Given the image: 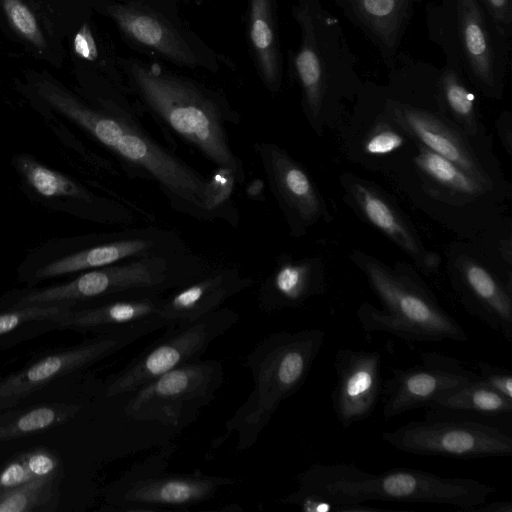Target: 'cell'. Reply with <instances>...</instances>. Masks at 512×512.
Returning <instances> with one entry per match:
<instances>
[{
	"label": "cell",
	"mask_w": 512,
	"mask_h": 512,
	"mask_svg": "<svg viewBox=\"0 0 512 512\" xmlns=\"http://www.w3.org/2000/svg\"><path fill=\"white\" fill-rule=\"evenodd\" d=\"M37 91L113 154L130 178L154 183L176 212L237 226L238 213L230 197L237 184L232 172L217 168L210 177L201 174L156 141L130 107L110 103L104 109L92 108L48 80L39 81Z\"/></svg>",
	"instance_id": "cell-1"
},
{
	"label": "cell",
	"mask_w": 512,
	"mask_h": 512,
	"mask_svg": "<svg viewBox=\"0 0 512 512\" xmlns=\"http://www.w3.org/2000/svg\"><path fill=\"white\" fill-rule=\"evenodd\" d=\"M298 488L285 503L305 512L377 510L369 501L440 504L471 512L488 501L496 488L479 480L442 477L428 471L392 468L371 473L354 463H316L297 476Z\"/></svg>",
	"instance_id": "cell-2"
},
{
	"label": "cell",
	"mask_w": 512,
	"mask_h": 512,
	"mask_svg": "<svg viewBox=\"0 0 512 512\" xmlns=\"http://www.w3.org/2000/svg\"><path fill=\"white\" fill-rule=\"evenodd\" d=\"M125 69L132 88L165 132L198 150L217 168L245 181L242 160L233 152L227 125L239 114L219 95L183 77L128 59Z\"/></svg>",
	"instance_id": "cell-3"
},
{
	"label": "cell",
	"mask_w": 512,
	"mask_h": 512,
	"mask_svg": "<svg viewBox=\"0 0 512 512\" xmlns=\"http://www.w3.org/2000/svg\"><path fill=\"white\" fill-rule=\"evenodd\" d=\"M292 15L300 43L289 52V72L300 88L304 114L320 135L347 101H355L363 81L338 18L322 0H295Z\"/></svg>",
	"instance_id": "cell-4"
},
{
	"label": "cell",
	"mask_w": 512,
	"mask_h": 512,
	"mask_svg": "<svg viewBox=\"0 0 512 512\" xmlns=\"http://www.w3.org/2000/svg\"><path fill=\"white\" fill-rule=\"evenodd\" d=\"M214 267L190 249L131 258L82 272L52 286L7 292L0 306L69 304L72 306L138 294H163L178 289Z\"/></svg>",
	"instance_id": "cell-5"
},
{
	"label": "cell",
	"mask_w": 512,
	"mask_h": 512,
	"mask_svg": "<svg viewBox=\"0 0 512 512\" xmlns=\"http://www.w3.org/2000/svg\"><path fill=\"white\" fill-rule=\"evenodd\" d=\"M324 340L319 328L280 331L262 339L245 357L253 389L226 422L238 450L254 446L280 404L304 385Z\"/></svg>",
	"instance_id": "cell-6"
},
{
	"label": "cell",
	"mask_w": 512,
	"mask_h": 512,
	"mask_svg": "<svg viewBox=\"0 0 512 512\" xmlns=\"http://www.w3.org/2000/svg\"><path fill=\"white\" fill-rule=\"evenodd\" d=\"M429 40L469 85L501 100L511 62L512 38L494 23L480 0H435L426 4Z\"/></svg>",
	"instance_id": "cell-7"
},
{
	"label": "cell",
	"mask_w": 512,
	"mask_h": 512,
	"mask_svg": "<svg viewBox=\"0 0 512 512\" xmlns=\"http://www.w3.org/2000/svg\"><path fill=\"white\" fill-rule=\"evenodd\" d=\"M351 259L382 304L380 309L364 302L357 309L358 321L367 335L383 332L407 343L468 341L464 328L406 268H390L360 251H354Z\"/></svg>",
	"instance_id": "cell-8"
},
{
	"label": "cell",
	"mask_w": 512,
	"mask_h": 512,
	"mask_svg": "<svg viewBox=\"0 0 512 512\" xmlns=\"http://www.w3.org/2000/svg\"><path fill=\"white\" fill-rule=\"evenodd\" d=\"M239 320L228 307L189 322L165 328L164 334L148 345L104 384L107 397L129 395L160 375L198 360L210 344Z\"/></svg>",
	"instance_id": "cell-9"
},
{
	"label": "cell",
	"mask_w": 512,
	"mask_h": 512,
	"mask_svg": "<svg viewBox=\"0 0 512 512\" xmlns=\"http://www.w3.org/2000/svg\"><path fill=\"white\" fill-rule=\"evenodd\" d=\"M224 380L223 365L198 359L174 368L133 392L124 412L137 421L180 427L194 421L216 397Z\"/></svg>",
	"instance_id": "cell-10"
},
{
	"label": "cell",
	"mask_w": 512,
	"mask_h": 512,
	"mask_svg": "<svg viewBox=\"0 0 512 512\" xmlns=\"http://www.w3.org/2000/svg\"><path fill=\"white\" fill-rule=\"evenodd\" d=\"M156 464L149 459L125 473L107 487L106 502L117 511L187 510L237 482L201 472L166 473Z\"/></svg>",
	"instance_id": "cell-11"
},
{
	"label": "cell",
	"mask_w": 512,
	"mask_h": 512,
	"mask_svg": "<svg viewBox=\"0 0 512 512\" xmlns=\"http://www.w3.org/2000/svg\"><path fill=\"white\" fill-rule=\"evenodd\" d=\"M394 448L421 456L456 459L505 457L512 454L509 432L481 421L427 417L383 433Z\"/></svg>",
	"instance_id": "cell-12"
},
{
	"label": "cell",
	"mask_w": 512,
	"mask_h": 512,
	"mask_svg": "<svg viewBox=\"0 0 512 512\" xmlns=\"http://www.w3.org/2000/svg\"><path fill=\"white\" fill-rule=\"evenodd\" d=\"M138 339L131 334H99L42 352L20 369L0 378V412L24 404L50 384L80 375Z\"/></svg>",
	"instance_id": "cell-13"
},
{
	"label": "cell",
	"mask_w": 512,
	"mask_h": 512,
	"mask_svg": "<svg viewBox=\"0 0 512 512\" xmlns=\"http://www.w3.org/2000/svg\"><path fill=\"white\" fill-rule=\"evenodd\" d=\"M422 362L405 369L391 370L382 386L385 420L407 411L427 408L438 396L479 379L464 363L437 352L420 354Z\"/></svg>",
	"instance_id": "cell-14"
},
{
	"label": "cell",
	"mask_w": 512,
	"mask_h": 512,
	"mask_svg": "<svg viewBox=\"0 0 512 512\" xmlns=\"http://www.w3.org/2000/svg\"><path fill=\"white\" fill-rule=\"evenodd\" d=\"M253 149L290 234L303 236L327 214L315 183L304 166L278 144L260 141L253 145Z\"/></svg>",
	"instance_id": "cell-15"
},
{
	"label": "cell",
	"mask_w": 512,
	"mask_h": 512,
	"mask_svg": "<svg viewBox=\"0 0 512 512\" xmlns=\"http://www.w3.org/2000/svg\"><path fill=\"white\" fill-rule=\"evenodd\" d=\"M175 231L161 227L128 228L108 236L106 241L58 258L39 267L30 281L37 283L77 272L104 267L136 257L188 250Z\"/></svg>",
	"instance_id": "cell-16"
},
{
	"label": "cell",
	"mask_w": 512,
	"mask_h": 512,
	"mask_svg": "<svg viewBox=\"0 0 512 512\" xmlns=\"http://www.w3.org/2000/svg\"><path fill=\"white\" fill-rule=\"evenodd\" d=\"M163 294H138L72 306L66 330L81 334H131L141 338L167 326L160 309Z\"/></svg>",
	"instance_id": "cell-17"
},
{
	"label": "cell",
	"mask_w": 512,
	"mask_h": 512,
	"mask_svg": "<svg viewBox=\"0 0 512 512\" xmlns=\"http://www.w3.org/2000/svg\"><path fill=\"white\" fill-rule=\"evenodd\" d=\"M332 409L343 429L367 419L382 393L381 354L340 348L334 357Z\"/></svg>",
	"instance_id": "cell-18"
},
{
	"label": "cell",
	"mask_w": 512,
	"mask_h": 512,
	"mask_svg": "<svg viewBox=\"0 0 512 512\" xmlns=\"http://www.w3.org/2000/svg\"><path fill=\"white\" fill-rule=\"evenodd\" d=\"M453 289L467 312L512 341V286L485 265L459 254L449 266Z\"/></svg>",
	"instance_id": "cell-19"
},
{
	"label": "cell",
	"mask_w": 512,
	"mask_h": 512,
	"mask_svg": "<svg viewBox=\"0 0 512 512\" xmlns=\"http://www.w3.org/2000/svg\"><path fill=\"white\" fill-rule=\"evenodd\" d=\"M254 284L236 266H214L188 284L165 294L160 315L166 326L204 317ZM166 327V328H167Z\"/></svg>",
	"instance_id": "cell-20"
},
{
	"label": "cell",
	"mask_w": 512,
	"mask_h": 512,
	"mask_svg": "<svg viewBox=\"0 0 512 512\" xmlns=\"http://www.w3.org/2000/svg\"><path fill=\"white\" fill-rule=\"evenodd\" d=\"M348 21L393 66L409 24L424 0H333Z\"/></svg>",
	"instance_id": "cell-21"
},
{
	"label": "cell",
	"mask_w": 512,
	"mask_h": 512,
	"mask_svg": "<svg viewBox=\"0 0 512 512\" xmlns=\"http://www.w3.org/2000/svg\"><path fill=\"white\" fill-rule=\"evenodd\" d=\"M353 207L374 227L407 253L423 270L437 268V256L427 251L399 208L370 182L353 175L342 178Z\"/></svg>",
	"instance_id": "cell-22"
},
{
	"label": "cell",
	"mask_w": 512,
	"mask_h": 512,
	"mask_svg": "<svg viewBox=\"0 0 512 512\" xmlns=\"http://www.w3.org/2000/svg\"><path fill=\"white\" fill-rule=\"evenodd\" d=\"M110 16L133 43L174 64L195 68L200 61L186 39L163 16L135 4L108 7Z\"/></svg>",
	"instance_id": "cell-23"
},
{
	"label": "cell",
	"mask_w": 512,
	"mask_h": 512,
	"mask_svg": "<svg viewBox=\"0 0 512 512\" xmlns=\"http://www.w3.org/2000/svg\"><path fill=\"white\" fill-rule=\"evenodd\" d=\"M324 290V269L320 260L281 255L259 287L258 306L266 313L298 308Z\"/></svg>",
	"instance_id": "cell-24"
},
{
	"label": "cell",
	"mask_w": 512,
	"mask_h": 512,
	"mask_svg": "<svg viewBox=\"0 0 512 512\" xmlns=\"http://www.w3.org/2000/svg\"><path fill=\"white\" fill-rule=\"evenodd\" d=\"M414 150L412 161L417 177L432 199L448 204H473L496 192L417 142Z\"/></svg>",
	"instance_id": "cell-25"
},
{
	"label": "cell",
	"mask_w": 512,
	"mask_h": 512,
	"mask_svg": "<svg viewBox=\"0 0 512 512\" xmlns=\"http://www.w3.org/2000/svg\"><path fill=\"white\" fill-rule=\"evenodd\" d=\"M276 0H249L248 39L259 77L277 94L282 86L283 60L277 23Z\"/></svg>",
	"instance_id": "cell-26"
},
{
	"label": "cell",
	"mask_w": 512,
	"mask_h": 512,
	"mask_svg": "<svg viewBox=\"0 0 512 512\" xmlns=\"http://www.w3.org/2000/svg\"><path fill=\"white\" fill-rule=\"evenodd\" d=\"M69 304L0 306V351L53 331L66 330Z\"/></svg>",
	"instance_id": "cell-27"
},
{
	"label": "cell",
	"mask_w": 512,
	"mask_h": 512,
	"mask_svg": "<svg viewBox=\"0 0 512 512\" xmlns=\"http://www.w3.org/2000/svg\"><path fill=\"white\" fill-rule=\"evenodd\" d=\"M72 401L22 404L0 412V446L44 433L68 422L80 411Z\"/></svg>",
	"instance_id": "cell-28"
},
{
	"label": "cell",
	"mask_w": 512,
	"mask_h": 512,
	"mask_svg": "<svg viewBox=\"0 0 512 512\" xmlns=\"http://www.w3.org/2000/svg\"><path fill=\"white\" fill-rule=\"evenodd\" d=\"M437 414H475L483 417H503L512 413V399L507 398L480 378L436 397L428 407Z\"/></svg>",
	"instance_id": "cell-29"
},
{
	"label": "cell",
	"mask_w": 512,
	"mask_h": 512,
	"mask_svg": "<svg viewBox=\"0 0 512 512\" xmlns=\"http://www.w3.org/2000/svg\"><path fill=\"white\" fill-rule=\"evenodd\" d=\"M438 99L442 113L470 139L478 136L476 98L463 75L448 63L439 69Z\"/></svg>",
	"instance_id": "cell-30"
},
{
	"label": "cell",
	"mask_w": 512,
	"mask_h": 512,
	"mask_svg": "<svg viewBox=\"0 0 512 512\" xmlns=\"http://www.w3.org/2000/svg\"><path fill=\"white\" fill-rule=\"evenodd\" d=\"M50 476H64L63 462L55 450L46 446L19 450L0 464V496Z\"/></svg>",
	"instance_id": "cell-31"
},
{
	"label": "cell",
	"mask_w": 512,
	"mask_h": 512,
	"mask_svg": "<svg viewBox=\"0 0 512 512\" xmlns=\"http://www.w3.org/2000/svg\"><path fill=\"white\" fill-rule=\"evenodd\" d=\"M64 476L30 481L0 496V512H53L60 502Z\"/></svg>",
	"instance_id": "cell-32"
},
{
	"label": "cell",
	"mask_w": 512,
	"mask_h": 512,
	"mask_svg": "<svg viewBox=\"0 0 512 512\" xmlns=\"http://www.w3.org/2000/svg\"><path fill=\"white\" fill-rule=\"evenodd\" d=\"M3 10L11 26L38 49L45 48V39L30 8L22 0H2Z\"/></svg>",
	"instance_id": "cell-33"
},
{
	"label": "cell",
	"mask_w": 512,
	"mask_h": 512,
	"mask_svg": "<svg viewBox=\"0 0 512 512\" xmlns=\"http://www.w3.org/2000/svg\"><path fill=\"white\" fill-rule=\"evenodd\" d=\"M480 380L501 395L512 399V373L509 369L486 361L477 362Z\"/></svg>",
	"instance_id": "cell-34"
},
{
	"label": "cell",
	"mask_w": 512,
	"mask_h": 512,
	"mask_svg": "<svg viewBox=\"0 0 512 512\" xmlns=\"http://www.w3.org/2000/svg\"><path fill=\"white\" fill-rule=\"evenodd\" d=\"M480 1L499 29L512 38V0Z\"/></svg>",
	"instance_id": "cell-35"
},
{
	"label": "cell",
	"mask_w": 512,
	"mask_h": 512,
	"mask_svg": "<svg viewBox=\"0 0 512 512\" xmlns=\"http://www.w3.org/2000/svg\"><path fill=\"white\" fill-rule=\"evenodd\" d=\"M74 48L81 57L93 60L97 57V49L89 27L84 25L77 33L74 40Z\"/></svg>",
	"instance_id": "cell-36"
},
{
	"label": "cell",
	"mask_w": 512,
	"mask_h": 512,
	"mask_svg": "<svg viewBox=\"0 0 512 512\" xmlns=\"http://www.w3.org/2000/svg\"><path fill=\"white\" fill-rule=\"evenodd\" d=\"M511 114L508 111L503 112L499 119L497 120V129L500 135V138L503 141V144L505 146V149L507 152L511 155L512 151V121H511Z\"/></svg>",
	"instance_id": "cell-37"
},
{
	"label": "cell",
	"mask_w": 512,
	"mask_h": 512,
	"mask_svg": "<svg viewBox=\"0 0 512 512\" xmlns=\"http://www.w3.org/2000/svg\"><path fill=\"white\" fill-rule=\"evenodd\" d=\"M472 511L512 512V502L511 501H494V502L488 503L486 501L484 504H482L479 507L474 508Z\"/></svg>",
	"instance_id": "cell-38"
}]
</instances>
